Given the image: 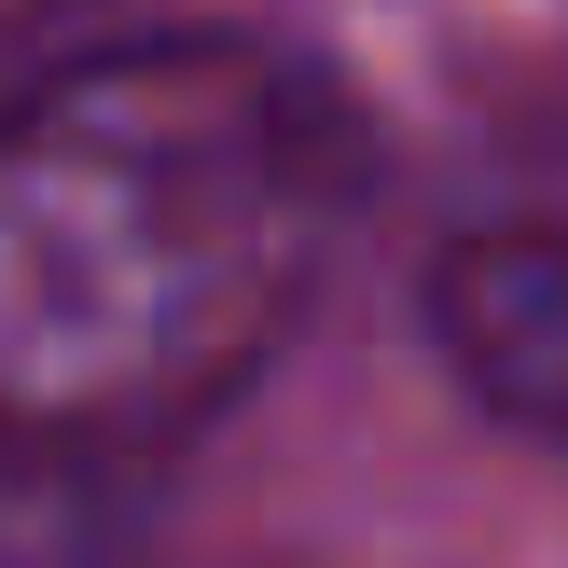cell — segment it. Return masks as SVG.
<instances>
[{
  "instance_id": "6da1fadb",
  "label": "cell",
  "mask_w": 568,
  "mask_h": 568,
  "mask_svg": "<svg viewBox=\"0 0 568 568\" xmlns=\"http://www.w3.org/2000/svg\"><path fill=\"white\" fill-rule=\"evenodd\" d=\"M361 209V111L320 55L181 28L0 98V444H181L277 361Z\"/></svg>"
},
{
  "instance_id": "7a4b0ae2",
  "label": "cell",
  "mask_w": 568,
  "mask_h": 568,
  "mask_svg": "<svg viewBox=\"0 0 568 568\" xmlns=\"http://www.w3.org/2000/svg\"><path fill=\"white\" fill-rule=\"evenodd\" d=\"M430 347L486 416L568 444V236H458L430 264Z\"/></svg>"
},
{
  "instance_id": "3957f363",
  "label": "cell",
  "mask_w": 568,
  "mask_h": 568,
  "mask_svg": "<svg viewBox=\"0 0 568 568\" xmlns=\"http://www.w3.org/2000/svg\"><path fill=\"white\" fill-rule=\"evenodd\" d=\"M14 14H42V0H0V28H14Z\"/></svg>"
}]
</instances>
